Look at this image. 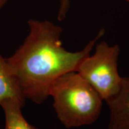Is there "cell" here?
I'll list each match as a JSON object with an SVG mask.
<instances>
[{"instance_id":"7a4b0ae2","label":"cell","mask_w":129,"mask_h":129,"mask_svg":"<svg viewBox=\"0 0 129 129\" xmlns=\"http://www.w3.org/2000/svg\"><path fill=\"white\" fill-rule=\"evenodd\" d=\"M50 96L58 119L67 128L91 124L101 114L103 99L77 71L57 78L50 87Z\"/></svg>"},{"instance_id":"52a82bcc","label":"cell","mask_w":129,"mask_h":129,"mask_svg":"<svg viewBox=\"0 0 129 129\" xmlns=\"http://www.w3.org/2000/svg\"><path fill=\"white\" fill-rule=\"evenodd\" d=\"M71 0H59L57 19L60 21L63 20L67 17L70 9Z\"/></svg>"},{"instance_id":"8992f818","label":"cell","mask_w":129,"mask_h":129,"mask_svg":"<svg viewBox=\"0 0 129 129\" xmlns=\"http://www.w3.org/2000/svg\"><path fill=\"white\" fill-rule=\"evenodd\" d=\"M5 115L4 129H39L30 124L22 112V105L13 100H7L0 105Z\"/></svg>"},{"instance_id":"9c48e42d","label":"cell","mask_w":129,"mask_h":129,"mask_svg":"<svg viewBox=\"0 0 129 129\" xmlns=\"http://www.w3.org/2000/svg\"><path fill=\"white\" fill-rule=\"evenodd\" d=\"M126 1H129V0H126Z\"/></svg>"},{"instance_id":"6da1fadb","label":"cell","mask_w":129,"mask_h":129,"mask_svg":"<svg viewBox=\"0 0 129 129\" xmlns=\"http://www.w3.org/2000/svg\"><path fill=\"white\" fill-rule=\"evenodd\" d=\"M28 23L29 30L23 43L12 56L5 59L25 99L41 104L49 96L50 87L57 78L76 71L104 35L105 30L101 29L83 50L71 52L62 46L61 27L48 20L29 19Z\"/></svg>"},{"instance_id":"ba28073f","label":"cell","mask_w":129,"mask_h":129,"mask_svg":"<svg viewBox=\"0 0 129 129\" xmlns=\"http://www.w3.org/2000/svg\"><path fill=\"white\" fill-rule=\"evenodd\" d=\"M8 0H0V10L3 9V7L6 5Z\"/></svg>"},{"instance_id":"5b68a950","label":"cell","mask_w":129,"mask_h":129,"mask_svg":"<svg viewBox=\"0 0 129 129\" xmlns=\"http://www.w3.org/2000/svg\"><path fill=\"white\" fill-rule=\"evenodd\" d=\"M9 99L25 106V98L10 73L6 59L0 55V105Z\"/></svg>"},{"instance_id":"3957f363","label":"cell","mask_w":129,"mask_h":129,"mask_svg":"<svg viewBox=\"0 0 129 129\" xmlns=\"http://www.w3.org/2000/svg\"><path fill=\"white\" fill-rule=\"evenodd\" d=\"M120 51L118 45L109 46L105 41L100 42L94 54L84 58L76 71L105 102L118 91L121 85L122 77L118 72Z\"/></svg>"},{"instance_id":"277c9868","label":"cell","mask_w":129,"mask_h":129,"mask_svg":"<svg viewBox=\"0 0 129 129\" xmlns=\"http://www.w3.org/2000/svg\"><path fill=\"white\" fill-rule=\"evenodd\" d=\"M106 102L110 110L108 129H129V77H122L120 90Z\"/></svg>"}]
</instances>
